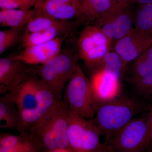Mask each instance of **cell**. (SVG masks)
<instances>
[{
    "instance_id": "obj_1",
    "label": "cell",
    "mask_w": 152,
    "mask_h": 152,
    "mask_svg": "<svg viewBox=\"0 0 152 152\" xmlns=\"http://www.w3.org/2000/svg\"><path fill=\"white\" fill-rule=\"evenodd\" d=\"M142 109L141 104L136 99L119 96L99 104L91 120L107 144L112 136L130 122Z\"/></svg>"
},
{
    "instance_id": "obj_2",
    "label": "cell",
    "mask_w": 152,
    "mask_h": 152,
    "mask_svg": "<svg viewBox=\"0 0 152 152\" xmlns=\"http://www.w3.org/2000/svg\"><path fill=\"white\" fill-rule=\"evenodd\" d=\"M73 54L63 51L48 62L32 72L51 90L58 101L62 100L64 91L78 65Z\"/></svg>"
},
{
    "instance_id": "obj_3",
    "label": "cell",
    "mask_w": 152,
    "mask_h": 152,
    "mask_svg": "<svg viewBox=\"0 0 152 152\" xmlns=\"http://www.w3.org/2000/svg\"><path fill=\"white\" fill-rule=\"evenodd\" d=\"M63 100L69 108L88 120L94 117L98 106L90 80L78 64L75 72L66 86Z\"/></svg>"
},
{
    "instance_id": "obj_4",
    "label": "cell",
    "mask_w": 152,
    "mask_h": 152,
    "mask_svg": "<svg viewBox=\"0 0 152 152\" xmlns=\"http://www.w3.org/2000/svg\"><path fill=\"white\" fill-rule=\"evenodd\" d=\"M101 134L91 120L69 110L68 137L69 152H98L102 147Z\"/></svg>"
},
{
    "instance_id": "obj_5",
    "label": "cell",
    "mask_w": 152,
    "mask_h": 152,
    "mask_svg": "<svg viewBox=\"0 0 152 152\" xmlns=\"http://www.w3.org/2000/svg\"><path fill=\"white\" fill-rule=\"evenodd\" d=\"M115 152H142L150 145L147 117L133 119L108 142Z\"/></svg>"
},
{
    "instance_id": "obj_6",
    "label": "cell",
    "mask_w": 152,
    "mask_h": 152,
    "mask_svg": "<svg viewBox=\"0 0 152 152\" xmlns=\"http://www.w3.org/2000/svg\"><path fill=\"white\" fill-rule=\"evenodd\" d=\"M112 42L100 28L94 25H87L78 39L79 58L93 69L111 51Z\"/></svg>"
},
{
    "instance_id": "obj_7",
    "label": "cell",
    "mask_w": 152,
    "mask_h": 152,
    "mask_svg": "<svg viewBox=\"0 0 152 152\" xmlns=\"http://www.w3.org/2000/svg\"><path fill=\"white\" fill-rule=\"evenodd\" d=\"M130 4L115 3L108 11L91 25L100 28L112 41L119 39L134 28V19Z\"/></svg>"
},
{
    "instance_id": "obj_8",
    "label": "cell",
    "mask_w": 152,
    "mask_h": 152,
    "mask_svg": "<svg viewBox=\"0 0 152 152\" xmlns=\"http://www.w3.org/2000/svg\"><path fill=\"white\" fill-rule=\"evenodd\" d=\"M36 86L37 106L32 110L20 111V122L18 130L20 133L28 132L33 125L59 101L50 88L37 76Z\"/></svg>"
},
{
    "instance_id": "obj_9",
    "label": "cell",
    "mask_w": 152,
    "mask_h": 152,
    "mask_svg": "<svg viewBox=\"0 0 152 152\" xmlns=\"http://www.w3.org/2000/svg\"><path fill=\"white\" fill-rule=\"evenodd\" d=\"M152 45V35L143 34L133 28L124 37L115 41L114 51L121 57L125 67Z\"/></svg>"
},
{
    "instance_id": "obj_10",
    "label": "cell",
    "mask_w": 152,
    "mask_h": 152,
    "mask_svg": "<svg viewBox=\"0 0 152 152\" xmlns=\"http://www.w3.org/2000/svg\"><path fill=\"white\" fill-rule=\"evenodd\" d=\"M28 64L13 56L0 59V94L17 88L30 74Z\"/></svg>"
},
{
    "instance_id": "obj_11",
    "label": "cell",
    "mask_w": 152,
    "mask_h": 152,
    "mask_svg": "<svg viewBox=\"0 0 152 152\" xmlns=\"http://www.w3.org/2000/svg\"><path fill=\"white\" fill-rule=\"evenodd\" d=\"M69 35L61 36L44 43L25 47L20 53L15 56L28 65L43 64L59 53L63 43Z\"/></svg>"
},
{
    "instance_id": "obj_12",
    "label": "cell",
    "mask_w": 152,
    "mask_h": 152,
    "mask_svg": "<svg viewBox=\"0 0 152 152\" xmlns=\"http://www.w3.org/2000/svg\"><path fill=\"white\" fill-rule=\"evenodd\" d=\"M93 70L90 80L98 105L119 96L121 80L101 70Z\"/></svg>"
},
{
    "instance_id": "obj_13",
    "label": "cell",
    "mask_w": 152,
    "mask_h": 152,
    "mask_svg": "<svg viewBox=\"0 0 152 152\" xmlns=\"http://www.w3.org/2000/svg\"><path fill=\"white\" fill-rule=\"evenodd\" d=\"M69 111V108L67 104L62 100L57 102L48 111L58 148L69 151L68 131Z\"/></svg>"
},
{
    "instance_id": "obj_14",
    "label": "cell",
    "mask_w": 152,
    "mask_h": 152,
    "mask_svg": "<svg viewBox=\"0 0 152 152\" xmlns=\"http://www.w3.org/2000/svg\"><path fill=\"white\" fill-rule=\"evenodd\" d=\"M79 7L66 4L56 0H37L34 7L35 17L71 20L77 19Z\"/></svg>"
},
{
    "instance_id": "obj_15",
    "label": "cell",
    "mask_w": 152,
    "mask_h": 152,
    "mask_svg": "<svg viewBox=\"0 0 152 152\" xmlns=\"http://www.w3.org/2000/svg\"><path fill=\"white\" fill-rule=\"evenodd\" d=\"M80 23L72 21L63 26H57L32 33H26L22 38L24 47L44 43L61 36L69 35Z\"/></svg>"
},
{
    "instance_id": "obj_16",
    "label": "cell",
    "mask_w": 152,
    "mask_h": 152,
    "mask_svg": "<svg viewBox=\"0 0 152 152\" xmlns=\"http://www.w3.org/2000/svg\"><path fill=\"white\" fill-rule=\"evenodd\" d=\"M31 72L16 89L10 91L20 111L32 110L37 106L36 75Z\"/></svg>"
},
{
    "instance_id": "obj_17",
    "label": "cell",
    "mask_w": 152,
    "mask_h": 152,
    "mask_svg": "<svg viewBox=\"0 0 152 152\" xmlns=\"http://www.w3.org/2000/svg\"><path fill=\"white\" fill-rule=\"evenodd\" d=\"M48 111L28 132L40 144L43 152H50L58 148Z\"/></svg>"
},
{
    "instance_id": "obj_18",
    "label": "cell",
    "mask_w": 152,
    "mask_h": 152,
    "mask_svg": "<svg viewBox=\"0 0 152 152\" xmlns=\"http://www.w3.org/2000/svg\"><path fill=\"white\" fill-rule=\"evenodd\" d=\"M20 113L12 93L8 92L0 98V127L3 129L18 130Z\"/></svg>"
},
{
    "instance_id": "obj_19",
    "label": "cell",
    "mask_w": 152,
    "mask_h": 152,
    "mask_svg": "<svg viewBox=\"0 0 152 152\" xmlns=\"http://www.w3.org/2000/svg\"><path fill=\"white\" fill-rule=\"evenodd\" d=\"M115 2L113 0H82L77 20L91 25L109 10Z\"/></svg>"
},
{
    "instance_id": "obj_20",
    "label": "cell",
    "mask_w": 152,
    "mask_h": 152,
    "mask_svg": "<svg viewBox=\"0 0 152 152\" xmlns=\"http://www.w3.org/2000/svg\"><path fill=\"white\" fill-rule=\"evenodd\" d=\"M34 16V10L1 9L0 25L1 27L23 28L29 23Z\"/></svg>"
},
{
    "instance_id": "obj_21",
    "label": "cell",
    "mask_w": 152,
    "mask_h": 152,
    "mask_svg": "<svg viewBox=\"0 0 152 152\" xmlns=\"http://www.w3.org/2000/svg\"><path fill=\"white\" fill-rule=\"evenodd\" d=\"M125 68L121 57L115 52L111 51L92 69L101 70L121 80Z\"/></svg>"
},
{
    "instance_id": "obj_22",
    "label": "cell",
    "mask_w": 152,
    "mask_h": 152,
    "mask_svg": "<svg viewBox=\"0 0 152 152\" xmlns=\"http://www.w3.org/2000/svg\"><path fill=\"white\" fill-rule=\"evenodd\" d=\"M152 73V45L135 60L131 80L145 77Z\"/></svg>"
},
{
    "instance_id": "obj_23",
    "label": "cell",
    "mask_w": 152,
    "mask_h": 152,
    "mask_svg": "<svg viewBox=\"0 0 152 152\" xmlns=\"http://www.w3.org/2000/svg\"><path fill=\"white\" fill-rule=\"evenodd\" d=\"M34 138L28 132L20 133L18 135L9 133L0 134V152H10Z\"/></svg>"
},
{
    "instance_id": "obj_24",
    "label": "cell",
    "mask_w": 152,
    "mask_h": 152,
    "mask_svg": "<svg viewBox=\"0 0 152 152\" xmlns=\"http://www.w3.org/2000/svg\"><path fill=\"white\" fill-rule=\"evenodd\" d=\"M135 28L140 32L152 35V3L141 5L136 13Z\"/></svg>"
},
{
    "instance_id": "obj_25",
    "label": "cell",
    "mask_w": 152,
    "mask_h": 152,
    "mask_svg": "<svg viewBox=\"0 0 152 152\" xmlns=\"http://www.w3.org/2000/svg\"><path fill=\"white\" fill-rule=\"evenodd\" d=\"M71 20H61L42 17H34L26 26V33L38 31L48 28L67 24Z\"/></svg>"
},
{
    "instance_id": "obj_26",
    "label": "cell",
    "mask_w": 152,
    "mask_h": 152,
    "mask_svg": "<svg viewBox=\"0 0 152 152\" xmlns=\"http://www.w3.org/2000/svg\"><path fill=\"white\" fill-rule=\"evenodd\" d=\"M23 28H10L0 31V54L13 47L20 37Z\"/></svg>"
},
{
    "instance_id": "obj_27",
    "label": "cell",
    "mask_w": 152,
    "mask_h": 152,
    "mask_svg": "<svg viewBox=\"0 0 152 152\" xmlns=\"http://www.w3.org/2000/svg\"><path fill=\"white\" fill-rule=\"evenodd\" d=\"M131 81L139 95L145 97L152 98V73L141 78Z\"/></svg>"
},
{
    "instance_id": "obj_28",
    "label": "cell",
    "mask_w": 152,
    "mask_h": 152,
    "mask_svg": "<svg viewBox=\"0 0 152 152\" xmlns=\"http://www.w3.org/2000/svg\"><path fill=\"white\" fill-rule=\"evenodd\" d=\"M37 0H0L1 9L28 10L34 7Z\"/></svg>"
},
{
    "instance_id": "obj_29",
    "label": "cell",
    "mask_w": 152,
    "mask_h": 152,
    "mask_svg": "<svg viewBox=\"0 0 152 152\" xmlns=\"http://www.w3.org/2000/svg\"><path fill=\"white\" fill-rule=\"evenodd\" d=\"M10 152H43V151L40 144L34 137V138L30 142Z\"/></svg>"
},
{
    "instance_id": "obj_30",
    "label": "cell",
    "mask_w": 152,
    "mask_h": 152,
    "mask_svg": "<svg viewBox=\"0 0 152 152\" xmlns=\"http://www.w3.org/2000/svg\"><path fill=\"white\" fill-rule=\"evenodd\" d=\"M147 123L149 132L150 144H152V109L147 116Z\"/></svg>"
},
{
    "instance_id": "obj_31",
    "label": "cell",
    "mask_w": 152,
    "mask_h": 152,
    "mask_svg": "<svg viewBox=\"0 0 152 152\" xmlns=\"http://www.w3.org/2000/svg\"><path fill=\"white\" fill-rule=\"evenodd\" d=\"M56 1L66 4L71 5L79 7L82 0H56Z\"/></svg>"
},
{
    "instance_id": "obj_32",
    "label": "cell",
    "mask_w": 152,
    "mask_h": 152,
    "mask_svg": "<svg viewBox=\"0 0 152 152\" xmlns=\"http://www.w3.org/2000/svg\"><path fill=\"white\" fill-rule=\"evenodd\" d=\"M98 152H115L111 147L107 144H102Z\"/></svg>"
},
{
    "instance_id": "obj_33",
    "label": "cell",
    "mask_w": 152,
    "mask_h": 152,
    "mask_svg": "<svg viewBox=\"0 0 152 152\" xmlns=\"http://www.w3.org/2000/svg\"><path fill=\"white\" fill-rule=\"evenodd\" d=\"M129 3H136L140 4L141 5L152 4V0H129Z\"/></svg>"
},
{
    "instance_id": "obj_34",
    "label": "cell",
    "mask_w": 152,
    "mask_h": 152,
    "mask_svg": "<svg viewBox=\"0 0 152 152\" xmlns=\"http://www.w3.org/2000/svg\"><path fill=\"white\" fill-rule=\"evenodd\" d=\"M50 152H69L67 150L62 148H58Z\"/></svg>"
},
{
    "instance_id": "obj_35",
    "label": "cell",
    "mask_w": 152,
    "mask_h": 152,
    "mask_svg": "<svg viewBox=\"0 0 152 152\" xmlns=\"http://www.w3.org/2000/svg\"><path fill=\"white\" fill-rule=\"evenodd\" d=\"M115 3L129 2V0H113Z\"/></svg>"
},
{
    "instance_id": "obj_36",
    "label": "cell",
    "mask_w": 152,
    "mask_h": 152,
    "mask_svg": "<svg viewBox=\"0 0 152 152\" xmlns=\"http://www.w3.org/2000/svg\"><path fill=\"white\" fill-rule=\"evenodd\" d=\"M149 152H152V150H151V151H150Z\"/></svg>"
}]
</instances>
